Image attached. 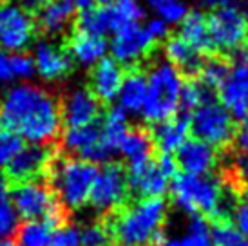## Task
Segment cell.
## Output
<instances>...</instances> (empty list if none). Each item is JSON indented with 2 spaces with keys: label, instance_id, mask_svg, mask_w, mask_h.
<instances>
[{
  "label": "cell",
  "instance_id": "6da1fadb",
  "mask_svg": "<svg viewBox=\"0 0 248 246\" xmlns=\"http://www.w3.org/2000/svg\"><path fill=\"white\" fill-rule=\"evenodd\" d=\"M60 100L38 85H16L0 103V129L31 143L55 145L60 138Z\"/></svg>",
  "mask_w": 248,
  "mask_h": 246
},
{
  "label": "cell",
  "instance_id": "7a4b0ae2",
  "mask_svg": "<svg viewBox=\"0 0 248 246\" xmlns=\"http://www.w3.org/2000/svg\"><path fill=\"white\" fill-rule=\"evenodd\" d=\"M169 206L163 198L125 203L105 215L112 246H163Z\"/></svg>",
  "mask_w": 248,
  "mask_h": 246
},
{
  "label": "cell",
  "instance_id": "3957f363",
  "mask_svg": "<svg viewBox=\"0 0 248 246\" xmlns=\"http://www.w3.org/2000/svg\"><path fill=\"white\" fill-rule=\"evenodd\" d=\"M98 167L85 159L62 154L56 147V154L46 172V181L55 192L56 199L67 210H80L89 203Z\"/></svg>",
  "mask_w": 248,
  "mask_h": 246
},
{
  "label": "cell",
  "instance_id": "277c9868",
  "mask_svg": "<svg viewBox=\"0 0 248 246\" xmlns=\"http://www.w3.org/2000/svg\"><path fill=\"white\" fill-rule=\"evenodd\" d=\"M13 208L28 221H46L53 230L69 225V210L56 199L46 179L13 184Z\"/></svg>",
  "mask_w": 248,
  "mask_h": 246
},
{
  "label": "cell",
  "instance_id": "5b68a950",
  "mask_svg": "<svg viewBox=\"0 0 248 246\" xmlns=\"http://www.w3.org/2000/svg\"><path fill=\"white\" fill-rule=\"evenodd\" d=\"M225 194V186L219 176H196L178 172L172 178L170 196L174 205L181 208L188 215H203L210 217Z\"/></svg>",
  "mask_w": 248,
  "mask_h": 246
},
{
  "label": "cell",
  "instance_id": "8992f818",
  "mask_svg": "<svg viewBox=\"0 0 248 246\" xmlns=\"http://www.w3.org/2000/svg\"><path fill=\"white\" fill-rule=\"evenodd\" d=\"M183 76L169 62H159L147 76V94L141 112L147 122L159 123L174 118L179 107Z\"/></svg>",
  "mask_w": 248,
  "mask_h": 246
},
{
  "label": "cell",
  "instance_id": "52a82bcc",
  "mask_svg": "<svg viewBox=\"0 0 248 246\" xmlns=\"http://www.w3.org/2000/svg\"><path fill=\"white\" fill-rule=\"evenodd\" d=\"M207 28L214 51L225 56H235L245 51L248 40V13L241 7L214 9L207 18Z\"/></svg>",
  "mask_w": 248,
  "mask_h": 246
},
{
  "label": "cell",
  "instance_id": "ba28073f",
  "mask_svg": "<svg viewBox=\"0 0 248 246\" xmlns=\"http://www.w3.org/2000/svg\"><path fill=\"white\" fill-rule=\"evenodd\" d=\"M188 123L194 136L214 149L228 151L235 139L237 129L234 125V118L223 105L216 102L198 107L188 118Z\"/></svg>",
  "mask_w": 248,
  "mask_h": 246
},
{
  "label": "cell",
  "instance_id": "9c48e42d",
  "mask_svg": "<svg viewBox=\"0 0 248 246\" xmlns=\"http://www.w3.org/2000/svg\"><path fill=\"white\" fill-rule=\"evenodd\" d=\"M129 196L131 192L127 184V169L120 163H107L102 170H98L89 203L98 214L105 217L125 203H129Z\"/></svg>",
  "mask_w": 248,
  "mask_h": 246
},
{
  "label": "cell",
  "instance_id": "30bf717a",
  "mask_svg": "<svg viewBox=\"0 0 248 246\" xmlns=\"http://www.w3.org/2000/svg\"><path fill=\"white\" fill-rule=\"evenodd\" d=\"M158 47V42L152 38L147 28H141L138 22L127 24L114 33L110 51L118 63L124 67H141V62L151 58Z\"/></svg>",
  "mask_w": 248,
  "mask_h": 246
},
{
  "label": "cell",
  "instance_id": "8fae6325",
  "mask_svg": "<svg viewBox=\"0 0 248 246\" xmlns=\"http://www.w3.org/2000/svg\"><path fill=\"white\" fill-rule=\"evenodd\" d=\"M55 154L56 147L53 145L31 143L28 147H22L20 151L16 152V156L4 167V176H6L9 186L44 179Z\"/></svg>",
  "mask_w": 248,
  "mask_h": 246
},
{
  "label": "cell",
  "instance_id": "7c38bea8",
  "mask_svg": "<svg viewBox=\"0 0 248 246\" xmlns=\"http://www.w3.org/2000/svg\"><path fill=\"white\" fill-rule=\"evenodd\" d=\"M36 33L35 18L18 4L0 2V49L18 53L33 42Z\"/></svg>",
  "mask_w": 248,
  "mask_h": 246
},
{
  "label": "cell",
  "instance_id": "4fadbf2b",
  "mask_svg": "<svg viewBox=\"0 0 248 246\" xmlns=\"http://www.w3.org/2000/svg\"><path fill=\"white\" fill-rule=\"evenodd\" d=\"M235 56V65L219 87V100L232 118L243 120L248 116V55L241 51Z\"/></svg>",
  "mask_w": 248,
  "mask_h": 246
},
{
  "label": "cell",
  "instance_id": "5bb4252c",
  "mask_svg": "<svg viewBox=\"0 0 248 246\" xmlns=\"http://www.w3.org/2000/svg\"><path fill=\"white\" fill-rule=\"evenodd\" d=\"M102 107L104 105L91 92V89L78 87V89L67 92L60 100L62 123H65L67 129L96 123L102 120Z\"/></svg>",
  "mask_w": 248,
  "mask_h": 246
},
{
  "label": "cell",
  "instance_id": "9a60e30c",
  "mask_svg": "<svg viewBox=\"0 0 248 246\" xmlns=\"http://www.w3.org/2000/svg\"><path fill=\"white\" fill-rule=\"evenodd\" d=\"M129 192L138 199L161 198L169 188V179L161 174L156 159H149L145 163L129 167L127 170Z\"/></svg>",
  "mask_w": 248,
  "mask_h": 246
},
{
  "label": "cell",
  "instance_id": "2e32d148",
  "mask_svg": "<svg viewBox=\"0 0 248 246\" xmlns=\"http://www.w3.org/2000/svg\"><path fill=\"white\" fill-rule=\"evenodd\" d=\"M176 163L186 174L207 176L217 165V152L214 147L201 141L198 138L185 139L183 145L176 151Z\"/></svg>",
  "mask_w": 248,
  "mask_h": 246
},
{
  "label": "cell",
  "instance_id": "e0dca14e",
  "mask_svg": "<svg viewBox=\"0 0 248 246\" xmlns=\"http://www.w3.org/2000/svg\"><path fill=\"white\" fill-rule=\"evenodd\" d=\"M31 58L35 62V71L40 73L44 80L56 82L71 73L73 60L63 46H56L53 42L42 40L35 46V53Z\"/></svg>",
  "mask_w": 248,
  "mask_h": 246
},
{
  "label": "cell",
  "instance_id": "ac0fdd59",
  "mask_svg": "<svg viewBox=\"0 0 248 246\" xmlns=\"http://www.w3.org/2000/svg\"><path fill=\"white\" fill-rule=\"evenodd\" d=\"M76 15H78V7L75 0H49L33 18H35L36 31L53 36L73 28Z\"/></svg>",
  "mask_w": 248,
  "mask_h": 246
},
{
  "label": "cell",
  "instance_id": "d6986e66",
  "mask_svg": "<svg viewBox=\"0 0 248 246\" xmlns=\"http://www.w3.org/2000/svg\"><path fill=\"white\" fill-rule=\"evenodd\" d=\"M125 76V67L114 58H102L93 65L91 73V92L96 96L100 103H110L120 92Z\"/></svg>",
  "mask_w": 248,
  "mask_h": 246
},
{
  "label": "cell",
  "instance_id": "ffe728a7",
  "mask_svg": "<svg viewBox=\"0 0 248 246\" xmlns=\"http://www.w3.org/2000/svg\"><path fill=\"white\" fill-rule=\"evenodd\" d=\"M71 60H75L80 65H94L105 56L107 51V42L104 36H96V34L82 33L73 29V33L67 36V40L62 44Z\"/></svg>",
  "mask_w": 248,
  "mask_h": 246
},
{
  "label": "cell",
  "instance_id": "44dd1931",
  "mask_svg": "<svg viewBox=\"0 0 248 246\" xmlns=\"http://www.w3.org/2000/svg\"><path fill=\"white\" fill-rule=\"evenodd\" d=\"M190 134V123L188 118H169L165 122L154 123L151 129V136L154 141V149L161 154H172L183 145L185 139H188Z\"/></svg>",
  "mask_w": 248,
  "mask_h": 246
},
{
  "label": "cell",
  "instance_id": "7402d4cb",
  "mask_svg": "<svg viewBox=\"0 0 248 246\" xmlns=\"http://www.w3.org/2000/svg\"><path fill=\"white\" fill-rule=\"evenodd\" d=\"M165 42V55L169 63L178 69L181 76H185L186 80L196 78L205 56L190 47L179 34H169Z\"/></svg>",
  "mask_w": 248,
  "mask_h": 246
},
{
  "label": "cell",
  "instance_id": "603a6c76",
  "mask_svg": "<svg viewBox=\"0 0 248 246\" xmlns=\"http://www.w3.org/2000/svg\"><path fill=\"white\" fill-rule=\"evenodd\" d=\"M100 136H102V120L85 127L67 129L62 138H58L60 139L58 151L62 154H75L78 159H83L94 145L100 143Z\"/></svg>",
  "mask_w": 248,
  "mask_h": 246
},
{
  "label": "cell",
  "instance_id": "cb8c5ba5",
  "mask_svg": "<svg viewBox=\"0 0 248 246\" xmlns=\"http://www.w3.org/2000/svg\"><path fill=\"white\" fill-rule=\"evenodd\" d=\"M145 94H147V75L141 71V67H131L129 71H125L124 82L118 92L120 109L131 114L140 112L143 107Z\"/></svg>",
  "mask_w": 248,
  "mask_h": 246
},
{
  "label": "cell",
  "instance_id": "d4e9b609",
  "mask_svg": "<svg viewBox=\"0 0 248 246\" xmlns=\"http://www.w3.org/2000/svg\"><path fill=\"white\" fill-rule=\"evenodd\" d=\"M179 36H181L190 47L196 49L200 55H203V56L216 55L212 40H210V34H208L207 18H205L203 13H200V11H190V13H186V16L181 20Z\"/></svg>",
  "mask_w": 248,
  "mask_h": 246
},
{
  "label": "cell",
  "instance_id": "484cf974",
  "mask_svg": "<svg viewBox=\"0 0 248 246\" xmlns=\"http://www.w3.org/2000/svg\"><path fill=\"white\" fill-rule=\"evenodd\" d=\"M154 149V141H152L151 130L143 129V127H134V129L125 132L124 139L120 143V151L129 161V167L145 163L152 159V152Z\"/></svg>",
  "mask_w": 248,
  "mask_h": 246
},
{
  "label": "cell",
  "instance_id": "4316f807",
  "mask_svg": "<svg viewBox=\"0 0 248 246\" xmlns=\"http://www.w3.org/2000/svg\"><path fill=\"white\" fill-rule=\"evenodd\" d=\"M230 69H232V58L230 56L219 55V53L208 55L203 58V63H201L200 71L196 75V80L201 82L203 85H207L208 89L219 91L223 82L227 80Z\"/></svg>",
  "mask_w": 248,
  "mask_h": 246
},
{
  "label": "cell",
  "instance_id": "83f0119b",
  "mask_svg": "<svg viewBox=\"0 0 248 246\" xmlns=\"http://www.w3.org/2000/svg\"><path fill=\"white\" fill-rule=\"evenodd\" d=\"M127 130H129L127 129V112H124L120 107H112L102 118L100 141L110 154H114V152L120 151V143H122Z\"/></svg>",
  "mask_w": 248,
  "mask_h": 246
},
{
  "label": "cell",
  "instance_id": "f1b7e54d",
  "mask_svg": "<svg viewBox=\"0 0 248 246\" xmlns=\"http://www.w3.org/2000/svg\"><path fill=\"white\" fill-rule=\"evenodd\" d=\"M163 246H212L207 219L203 215H190L186 223L185 235L165 239Z\"/></svg>",
  "mask_w": 248,
  "mask_h": 246
},
{
  "label": "cell",
  "instance_id": "f546056e",
  "mask_svg": "<svg viewBox=\"0 0 248 246\" xmlns=\"http://www.w3.org/2000/svg\"><path fill=\"white\" fill-rule=\"evenodd\" d=\"M53 228L46 221H28L16 228V246H47Z\"/></svg>",
  "mask_w": 248,
  "mask_h": 246
},
{
  "label": "cell",
  "instance_id": "4dcf8cb0",
  "mask_svg": "<svg viewBox=\"0 0 248 246\" xmlns=\"http://www.w3.org/2000/svg\"><path fill=\"white\" fill-rule=\"evenodd\" d=\"M212 246H248V239L232 223H216L210 232Z\"/></svg>",
  "mask_w": 248,
  "mask_h": 246
},
{
  "label": "cell",
  "instance_id": "1f68e13d",
  "mask_svg": "<svg viewBox=\"0 0 248 246\" xmlns=\"http://www.w3.org/2000/svg\"><path fill=\"white\" fill-rule=\"evenodd\" d=\"M152 6L165 24L181 22L188 13V7L183 0H156V2H152Z\"/></svg>",
  "mask_w": 248,
  "mask_h": 246
},
{
  "label": "cell",
  "instance_id": "d6a6232c",
  "mask_svg": "<svg viewBox=\"0 0 248 246\" xmlns=\"http://www.w3.org/2000/svg\"><path fill=\"white\" fill-rule=\"evenodd\" d=\"M80 235H82V246H112L110 233L104 221L87 225L83 230H80Z\"/></svg>",
  "mask_w": 248,
  "mask_h": 246
},
{
  "label": "cell",
  "instance_id": "836d02e7",
  "mask_svg": "<svg viewBox=\"0 0 248 246\" xmlns=\"http://www.w3.org/2000/svg\"><path fill=\"white\" fill-rule=\"evenodd\" d=\"M22 147H24V141L18 134L0 129V169L6 167Z\"/></svg>",
  "mask_w": 248,
  "mask_h": 246
},
{
  "label": "cell",
  "instance_id": "e575fe53",
  "mask_svg": "<svg viewBox=\"0 0 248 246\" xmlns=\"http://www.w3.org/2000/svg\"><path fill=\"white\" fill-rule=\"evenodd\" d=\"M47 246H82L80 228L75 225H65L56 228L51 233V241Z\"/></svg>",
  "mask_w": 248,
  "mask_h": 246
},
{
  "label": "cell",
  "instance_id": "d590c367",
  "mask_svg": "<svg viewBox=\"0 0 248 246\" xmlns=\"http://www.w3.org/2000/svg\"><path fill=\"white\" fill-rule=\"evenodd\" d=\"M18 228V214L11 203L0 201V239L11 237Z\"/></svg>",
  "mask_w": 248,
  "mask_h": 246
},
{
  "label": "cell",
  "instance_id": "8d00e7d4",
  "mask_svg": "<svg viewBox=\"0 0 248 246\" xmlns=\"http://www.w3.org/2000/svg\"><path fill=\"white\" fill-rule=\"evenodd\" d=\"M11 62H13V73L15 78H29L35 75V62L28 55H11Z\"/></svg>",
  "mask_w": 248,
  "mask_h": 246
},
{
  "label": "cell",
  "instance_id": "74e56055",
  "mask_svg": "<svg viewBox=\"0 0 248 246\" xmlns=\"http://www.w3.org/2000/svg\"><path fill=\"white\" fill-rule=\"evenodd\" d=\"M232 221L237 232H241L248 239V203H237L232 212Z\"/></svg>",
  "mask_w": 248,
  "mask_h": 246
},
{
  "label": "cell",
  "instance_id": "f35d334b",
  "mask_svg": "<svg viewBox=\"0 0 248 246\" xmlns=\"http://www.w3.org/2000/svg\"><path fill=\"white\" fill-rule=\"evenodd\" d=\"M159 170L165 176L167 179H172L176 174H178V163H176V157H172V154H161V156L156 159Z\"/></svg>",
  "mask_w": 248,
  "mask_h": 246
},
{
  "label": "cell",
  "instance_id": "ab89813d",
  "mask_svg": "<svg viewBox=\"0 0 248 246\" xmlns=\"http://www.w3.org/2000/svg\"><path fill=\"white\" fill-rule=\"evenodd\" d=\"M147 31H149V34H151L152 38L158 42V44H159V42H165L167 36H169V28H167V24L161 20V18L149 22Z\"/></svg>",
  "mask_w": 248,
  "mask_h": 246
},
{
  "label": "cell",
  "instance_id": "60d3db41",
  "mask_svg": "<svg viewBox=\"0 0 248 246\" xmlns=\"http://www.w3.org/2000/svg\"><path fill=\"white\" fill-rule=\"evenodd\" d=\"M15 78L13 73V62H11V55L0 53V83L11 82Z\"/></svg>",
  "mask_w": 248,
  "mask_h": 246
},
{
  "label": "cell",
  "instance_id": "b9f144b4",
  "mask_svg": "<svg viewBox=\"0 0 248 246\" xmlns=\"http://www.w3.org/2000/svg\"><path fill=\"white\" fill-rule=\"evenodd\" d=\"M234 141L243 152H248V116L243 118V123H241V127H239V130L235 132Z\"/></svg>",
  "mask_w": 248,
  "mask_h": 246
},
{
  "label": "cell",
  "instance_id": "7bdbcfd3",
  "mask_svg": "<svg viewBox=\"0 0 248 246\" xmlns=\"http://www.w3.org/2000/svg\"><path fill=\"white\" fill-rule=\"evenodd\" d=\"M16 2H18V6H20L26 13H29L31 16H35L42 7L47 4L49 0H16Z\"/></svg>",
  "mask_w": 248,
  "mask_h": 246
},
{
  "label": "cell",
  "instance_id": "ee69618b",
  "mask_svg": "<svg viewBox=\"0 0 248 246\" xmlns=\"http://www.w3.org/2000/svg\"><path fill=\"white\" fill-rule=\"evenodd\" d=\"M7 196H9V183L4 172H0V201H7Z\"/></svg>",
  "mask_w": 248,
  "mask_h": 246
},
{
  "label": "cell",
  "instance_id": "f6af8a7d",
  "mask_svg": "<svg viewBox=\"0 0 248 246\" xmlns=\"http://www.w3.org/2000/svg\"><path fill=\"white\" fill-rule=\"evenodd\" d=\"M0 246H16L13 241H7V239H0Z\"/></svg>",
  "mask_w": 248,
  "mask_h": 246
},
{
  "label": "cell",
  "instance_id": "bcb514c9",
  "mask_svg": "<svg viewBox=\"0 0 248 246\" xmlns=\"http://www.w3.org/2000/svg\"><path fill=\"white\" fill-rule=\"evenodd\" d=\"M114 2H120V0H98V4H102V6H105V4H114Z\"/></svg>",
  "mask_w": 248,
  "mask_h": 246
},
{
  "label": "cell",
  "instance_id": "7dc6e473",
  "mask_svg": "<svg viewBox=\"0 0 248 246\" xmlns=\"http://www.w3.org/2000/svg\"><path fill=\"white\" fill-rule=\"evenodd\" d=\"M149 2H151V4H152V2H156V0H149Z\"/></svg>",
  "mask_w": 248,
  "mask_h": 246
},
{
  "label": "cell",
  "instance_id": "c3c4849f",
  "mask_svg": "<svg viewBox=\"0 0 248 246\" xmlns=\"http://www.w3.org/2000/svg\"><path fill=\"white\" fill-rule=\"evenodd\" d=\"M0 2H4V0H0Z\"/></svg>",
  "mask_w": 248,
  "mask_h": 246
},
{
  "label": "cell",
  "instance_id": "681fc988",
  "mask_svg": "<svg viewBox=\"0 0 248 246\" xmlns=\"http://www.w3.org/2000/svg\"><path fill=\"white\" fill-rule=\"evenodd\" d=\"M247 44H248V40H247Z\"/></svg>",
  "mask_w": 248,
  "mask_h": 246
}]
</instances>
